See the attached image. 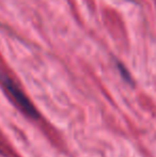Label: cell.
<instances>
[{"label":"cell","instance_id":"cell-1","mask_svg":"<svg viewBox=\"0 0 156 157\" xmlns=\"http://www.w3.org/2000/svg\"><path fill=\"white\" fill-rule=\"evenodd\" d=\"M0 83L3 87V89L8 92V94L12 97L14 103L19 107V109L27 114L29 118L36 119L39 117L38 110L34 108L33 104L30 101L27 95L23 92V90L6 75L0 73Z\"/></svg>","mask_w":156,"mask_h":157}]
</instances>
